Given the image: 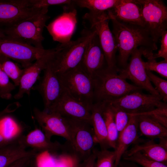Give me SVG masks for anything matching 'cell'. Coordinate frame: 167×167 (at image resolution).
Returning <instances> with one entry per match:
<instances>
[{
	"label": "cell",
	"mask_w": 167,
	"mask_h": 167,
	"mask_svg": "<svg viewBox=\"0 0 167 167\" xmlns=\"http://www.w3.org/2000/svg\"><path fill=\"white\" fill-rule=\"evenodd\" d=\"M33 117L42 131L50 139L54 135L70 139L67 125L65 118L59 114L41 111L35 107L33 110Z\"/></svg>",
	"instance_id": "16"
},
{
	"label": "cell",
	"mask_w": 167,
	"mask_h": 167,
	"mask_svg": "<svg viewBox=\"0 0 167 167\" xmlns=\"http://www.w3.org/2000/svg\"><path fill=\"white\" fill-rule=\"evenodd\" d=\"M29 163H30V162L28 163H27V164H26V165H25L23 167H28V166L29 164Z\"/></svg>",
	"instance_id": "44"
},
{
	"label": "cell",
	"mask_w": 167,
	"mask_h": 167,
	"mask_svg": "<svg viewBox=\"0 0 167 167\" xmlns=\"http://www.w3.org/2000/svg\"><path fill=\"white\" fill-rule=\"evenodd\" d=\"M110 20L113 25L112 32L118 52L119 68L123 69L126 66L129 57L138 47L145 49L146 52L143 55L146 58L157 49L156 43L144 27L123 23L113 19Z\"/></svg>",
	"instance_id": "1"
},
{
	"label": "cell",
	"mask_w": 167,
	"mask_h": 167,
	"mask_svg": "<svg viewBox=\"0 0 167 167\" xmlns=\"http://www.w3.org/2000/svg\"><path fill=\"white\" fill-rule=\"evenodd\" d=\"M92 105L77 100L64 90L58 100L45 112L56 113L63 117L86 121L91 124Z\"/></svg>",
	"instance_id": "11"
},
{
	"label": "cell",
	"mask_w": 167,
	"mask_h": 167,
	"mask_svg": "<svg viewBox=\"0 0 167 167\" xmlns=\"http://www.w3.org/2000/svg\"><path fill=\"white\" fill-rule=\"evenodd\" d=\"M19 138L14 142L0 147V167H8L21 158L36 155L37 153L33 149L27 150L19 142Z\"/></svg>",
	"instance_id": "23"
},
{
	"label": "cell",
	"mask_w": 167,
	"mask_h": 167,
	"mask_svg": "<svg viewBox=\"0 0 167 167\" xmlns=\"http://www.w3.org/2000/svg\"><path fill=\"white\" fill-rule=\"evenodd\" d=\"M80 65L92 79L98 72L107 66L96 33L89 42Z\"/></svg>",
	"instance_id": "18"
},
{
	"label": "cell",
	"mask_w": 167,
	"mask_h": 167,
	"mask_svg": "<svg viewBox=\"0 0 167 167\" xmlns=\"http://www.w3.org/2000/svg\"><path fill=\"white\" fill-rule=\"evenodd\" d=\"M2 113L1 112H0V115Z\"/></svg>",
	"instance_id": "45"
},
{
	"label": "cell",
	"mask_w": 167,
	"mask_h": 167,
	"mask_svg": "<svg viewBox=\"0 0 167 167\" xmlns=\"http://www.w3.org/2000/svg\"><path fill=\"white\" fill-rule=\"evenodd\" d=\"M61 15L45 26L53 40L60 44L71 41L77 23V11L74 6H64Z\"/></svg>",
	"instance_id": "13"
},
{
	"label": "cell",
	"mask_w": 167,
	"mask_h": 167,
	"mask_svg": "<svg viewBox=\"0 0 167 167\" xmlns=\"http://www.w3.org/2000/svg\"><path fill=\"white\" fill-rule=\"evenodd\" d=\"M137 117L139 129L143 135L160 141L167 140V127L150 117L142 114H131Z\"/></svg>",
	"instance_id": "25"
},
{
	"label": "cell",
	"mask_w": 167,
	"mask_h": 167,
	"mask_svg": "<svg viewBox=\"0 0 167 167\" xmlns=\"http://www.w3.org/2000/svg\"><path fill=\"white\" fill-rule=\"evenodd\" d=\"M107 13L109 20L115 19L121 22L144 27L141 9L136 0H122Z\"/></svg>",
	"instance_id": "19"
},
{
	"label": "cell",
	"mask_w": 167,
	"mask_h": 167,
	"mask_svg": "<svg viewBox=\"0 0 167 167\" xmlns=\"http://www.w3.org/2000/svg\"><path fill=\"white\" fill-rule=\"evenodd\" d=\"M147 59L146 62L143 61L146 70L155 71L163 77L167 78V60L157 62L155 59L150 58Z\"/></svg>",
	"instance_id": "34"
},
{
	"label": "cell",
	"mask_w": 167,
	"mask_h": 167,
	"mask_svg": "<svg viewBox=\"0 0 167 167\" xmlns=\"http://www.w3.org/2000/svg\"><path fill=\"white\" fill-rule=\"evenodd\" d=\"M94 149L87 159L81 162L75 163L73 167H96V156Z\"/></svg>",
	"instance_id": "38"
},
{
	"label": "cell",
	"mask_w": 167,
	"mask_h": 167,
	"mask_svg": "<svg viewBox=\"0 0 167 167\" xmlns=\"http://www.w3.org/2000/svg\"><path fill=\"white\" fill-rule=\"evenodd\" d=\"M51 61L43 70L44 75L39 84L34 88L42 96L44 106L43 110L45 111L58 100L64 90L58 75L50 63Z\"/></svg>",
	"instance_id": "14"
},
{
	"label": "cell",
	"mask_w": 167,
	"mask_h": 167,
	"mask_svg": "<svg viewBox=\"0 0 167 167\" xmlns=\"http://www.w3.org/2000/svg\"><path fill=\"white\" fill-rule=\"evenodd\" d=\"M104 103L94 102L91 108V123L98 143L101 149L109 147L107 133L105 121L103 115Z\"/></svg>",
	"instance_id": "24"
},
{
	"label": "cell",
	"mask_w": 167,
	"mask_h": 167,
	"mask_svg": "<svg viewBox=\"0 0 167 167\" xmlns=\"http://www.w3.org/2000/svg\"><path fill=\"white\" fill-rule=\"evenodd\" d=\"M17 139L13 140H9L5 138L3 135L0 134V147L11 143L14 142Z\"/></svg>",
	"instance_id": "40"
},
{
	"label": "cell",
	"mask_w": 167,
	"mask_h": 167,
	"mask_svg": "<svg viewBox=\"0 0 167 167\" xmlns=\"http://www.w3.org/2000/svg\"><path fill=\"white\" fill-rule=\"evenodd\" d=\"M131 115L126 127L119 134L116 148L114 151L116 159L114 167H117L122 156L129 147L138 139V123L137 117Z\"/></svg>",
	"instance_id": "22"
},
{
	"label": "cell",
	"mask_w": 167,
	"mask_h": 167,
	"mask_svg": "<svg viewBox=\"0 0 167 167\" xmlns=\"http://www.w3.org/2000/svg\"><path fill=\"white\" fill-rule=\"evenodd\" d=\"M6 36L3 29L0 28V37H4Z\"/></svg>",
	"instance_id": "43"
},
{
	"label": "cell",
	"mask_w": 167,
	"mask_h": 167,
	"mask_svg": "<svg viewBox=\"0 0 167 167\" xmlns=\"http://www.w3.org/2000/svg\"><path fill=\"white\" fill-rule=\"evenodd\" d=\"M9 79L0 63V97L2 99H11L12 96L11 92L15 88V86L11 82Z\"/></svg>",
	"instance_id": "32"
},
{
	"label": "cell",
	"mask_w": 167,
	"mask_h": 167,
	"mask_svg": "<svg viewBox=\"0 0 167 167\" xmlns=\"http://www.w3.org/2000/svg\"><path fill=\"white\" fill-rule=\"evenodd\" d=\"M137 152L153 160L167 164V140L160 141L159 143H156L151 140L142 144H136L126 151L122 156H128Z\"/></svg>",
	"instance_id": "21"
},
{
	"label": "cell",
	"mask_w": 167,
	"mask_h": 167,
	"mask_svg": "<svg viewBox=\"0 0 167 167\" xmlns=\"http://www.w3.org/2000/svg\"><path fill=\"white\" fill-rule=\"evenodd\" d=\"M29 1L31 7L38 9L55 5H75V0H29Z\"/></svg>",
	"instance_id": "36"
},
{
	"label": "cell",
	"mask_w": 167,
	"mask_h": 167,
	"mask_svg": "<svg viewBox=\"0 0 167 167\" xmlns=\"http://www.w3.org/2000/svg\"><path fill=\"white\" fill-rule=\"evenodd\" d=\"M151 82L155 85V88L158 92L165 103L167 101V81L153 74L151 71L146 70Z\"/></svg>",
	"instance_id": "35"
},
{
	"label": "cell",
	"mask_w": 167,
	"mask_h": 167,
	"mask_svg": "<svg viewBox=\"0 0 167 167\" xmlns=\"http://www.w3.org/2000/svg\"><path fill=\"white\" fill-rule=\"evenodd\" d=\"M19 140L26 148H30L37 153L46 151L54 152L63 149V145L57 141H51L42 130L38 128L26 136H20Z\"/></svg>",
	"instance_id": "20"
},
{
	"label": "cell",
	"mask_w": 167,
	"mask_h": 167,
	"mask_svg": "<svg viewBox=\"0 0 167 167\" xmlns=\"http://www.w3.org/2000/svg\"><path fill=\"white\" fill-rule=\"evenodd\" d=\"M108 103L113 111L115 124L119 134L128 124L131 115L122 109Z\"/></svg>",
	"instance_id": "33"
},
{
	"label": "cell",
	"mask_w": 167,
	"mask_h": 167,
	"mask_svg": "<svg viewBox=\"0 0 167 167\" xmlns=\"http://www.w3.org/2000/svg\"><path fill=\"white\" fill-rule=\"evenodd\" d=\"M51 49H39L6 36L0 37V54L20 63L24 68Z\"/></svg>",
	"instance_id": "8"
},
{
	"label": "cell",
	"mask_w": 167,
	"mask_h": 167,
	"mask_svg": "<svg viewBox=\"0 0 167 167\" xmlns=\"http://www.w3.org/2000/svg\"><path fill=\"white\" fill-rule=\"evenodd\" d=\"M34 157L29 156L22 158L15 161L8 167H23Z\"/></svg>",
	"instance_id": "39"
},
{
	"label": "cell",
	"mask_w": 167,
	"mask_h": 167,
	"mask_svg": "<svg viewBox=\"0 0 167 167\" xmlns=\"http://www.w3.org/2000/svg\"><path fill=\"white\" fill-rule=\"evenodd\" d=\"M146 52L144 48L136 49L132 53L129 63L123 69L119 68V74L126 79H129L135 85L153 95H160L153 86L147 74L143 64L142 55Z\"/></svg>",
	"instance_id": "10"
},
{
	"label": "cell",
	"mask_w": 167,
	"mask_h": 167,
	"mask_svg": "<svg viewBox=\"0 0 167 167\" xmlns=\"http://www.w3.org/2000/svg\"><path fill=\"white\" fill-rule=\"evenodd\" d=\"M103 115L105 121L107 133L109 147L115 149L119 133L115 124L114 114L109 103L103 102Z\"/></svg>",
	"instance_id": "26"
},
{
	"label": "cell",
	"mask_w": 167,
	"mask_h": 167,
	"mask_svg": "<svg viewBox=\"0 0 167 167\" xmlns=\"http://www.w3.org/2000/svg\"><path fill=\"white\" fill-rule=\"evenodd\" d=\"M56 49H51V51L36 60L24 69L21 78L18 92L14 96L15 99L21 98L25 94L29 96L30 91L40 75L53 58L56 52Z\"/></svg>",
	"instance_id": "17"
},
{
	"label": "cell",
	"mask_w": 167,
	"mask_h": 167,
	"mask_svg": "<svg viewBox=\"0 0 167 167\" xmlns=\"http://www.w3.org/2000/svg\"><path fill=\"white\" fill-rule=\"evenodd\" d=\"M96 154V167H114L116 159L115 151L106 149L100 151L94 149Z\"/></svg>",
	"instance_id": "30"
},
{
	"label": "cell",
	"mask_w": 167,
	"mask_h": 167,
	"mask_svg": "<svg viewBox=\"0 0 167 167\" xmlns=\"http://www.w3.org/2000/svg\"><path fill=\"white\" fill-rule=\"evenodd\" d=\"M117 66L113 68L107 66L95 75L93 78L94 102L111 101L131 92L142 90L127 82L119 74Z\"/></svg>",
	"instance_id": "2"
},
{
	"label": "cell",
	"mask_w": 167,
	"mask_h": 167,
	"mask_svg": "<svg viewBox=\"0 0 167 167\" xmlns=\"http://www.w3.org/2000/svg\"><path fill=\"white\" fill-rule=\"evenodd\" d=\"M33 158L31 159L28 167H37L36 161H35Z\"/></svg>",
	"instance_id": "42"
},
{
	"label": "cell",
	"mask_w": 167,
	"mask_h": 167,
	"mask_svg": "<svg viewBox=\"0 0 167 167\" xmlns=\"http://www.w3.org/2000/svg\"><path fill=\"white\" fill-rule=\"evenodd\" d=\"M141 90L129 93L118 99L106 102L117 107L131 114L148 112L165 105L160 95L146 94Z\"/></svg>",
	"instance_id": "9"
},
{
	"label": "cell",
	"mask_w": 167,
	"mask_h": 167,
	"mask_svg": "<svg viewBox=\"0 0 167 167\" xmlns=\"http://www.w3.org/2000/svg\"><path fill=\"white\" fill-rule=\"evenodd\" d=\"M21 129L12 116L6 114L0 116V134L9 140H15L21 135Z\"/></svg>",
	"instance_id": "27"
},
{
	"label": "cell",
	"mask_w": 167,
	"mask_h": 167,
	"mask_svg": "<svg viewBox=\"0 0 167 167\" xmlns=\"http://www.w3.org/2000/svg\"><path fill=\"white\" fill-rule=\"evenodd\" d=\"M118 166H119V167H139L129 162H121L120 161Z\"/></svg>",
	"instance_id": "41"
},
{
	"label": "cell",
	"mask_w": 167,
	"mask_h": 167,
	"mask_svg": "<svg viewBox=\"0 0 167 167\" xmlns=\"http://www.w3.org/2000/svg\"><path fill=\"white\" fill-rule=\"evenodd\" d=\"M48 8H42L34 15L3 29L6 36L19 40L39 49H44L42 33L49 17Z\"/></svg>",
	"instance_id": "5"
},
{
	"label": "cell",
	"mask_w": 167,
	"mask_h": 167,
	"mask_svg": "<svg viewBox=\"0 0 167 167\" xmlns=\"http://www.w3.org/2000/svg\"><path fill=\"white\" fill-rule=\"evenodd\" d=\"M161 45L160 49L157 53L153 54L152 56L149 58L154 59L161 57L164 58V60H167V31H165L161 36ZM147 58V59H148Z\"/></svg>",
	"instance_id": "37"
},
{
	"label": "cell",
	"mask_w": 167,
	"mask_h": 167,
	"mask_svg": "<svg viewBox=\"0 0 167 167\" xmlns=\"http://www.w3.org/2000/svg\"><path fill=\"white\" fill-rule=\"evenodd\" d=\"M140 6L144 28L156 43L167 29V7L161 0H136Z\"/></svg>",
	"instance_id": "7"
},
{
	"label": "cell",
	"mask_w": 167,
	"mask_h": 167,
	"mask_svg": "<svg viewBox=\"0 0 167 167\" xmlns=\"http://www.w3.org/2000/svg\"><path fill=\"white\" fill-rule=\"evenodd\" d=\"M0 63L2 69L16 86L19 85L24 69H21L10 59L0 54Z\"/></svg>",
	"instance_id": "29"
},
{
	"label": "cell",
	"mask_w": 167,
	"mask_h": 167,
	"mask_svg": "<svg viewBox=\"0 0 167 167\" xmlns=\"http://www.w3.org/2000/svg\"><path fill=\"white\" fill-rule=\"evenodd\" d=\"M58 75L65 91L77 100L92 105L94 102L93 81L80 65Z\"/></svg>",
	"instance_id": "6"
},
{
	"label": "cell",
	"mask_w": 167,
	"mask_h": 167,
	"mask_svg": "<svg viewBox=\"0 0 167 167\" xmlns=\"http://www.w3.org/2000/svg\"><path fill=\"white\" fill-rule=\"evenodd\" d=\"M92 29L83 31L81 36L75 41L60 44L50 62L55 72L60 75L79 65L87 46L96 34Z\"/></svg>",
	"instance_id": "4"
},
{
	"label": "cell",
	"mask_w": 167,
	"mask_h": 167,
	"mask_svg": "<svg viewBox=\"0 0 167 167\" xmlns=\"http://www.w3.org/2000/svg\"><path fill=\"white\" fill-rule=\"evenodd\" d=\"M123 158L126 161L137 163L143 167H167L166 165L151 159L139 152L123 156Z\"/></svg>",
	"instance_id": "31"
},
{
	"label": "cell",
	"mask_w": 167,
	"mask_h": 167,
	"mask_svg": "<svg viewBox=\"0 0 167 167\" xmlns=\"http://www.w3.org/2000/svg\"><path fill=\"white\" fill-rule=\"evenodd\" d=\"M122 0H75V3L90 11L101 13L107 12L120 3Z\"/></svg>",
	"instance_id": "28"
},
{
	"label": "cell",
	"mask_w": 167,
	"mask_h": 167,
	"mask_svg": "<svg viewBox=\"0 0 167 167\" xmlns=\"http://www.w3.org/2000/svg\"><path fill=\"white\" fill-rule=\"evenodd\" d=\"M64 118L67 125L70 139L63 145V149H69L75 163L81 162L92 154L95 145L98 143L93 127L87 121Z\"/></svg>",
	"instance_id": "3"
},
{
	"label": "cell",
	"mask_w": 167,
	"mask_h": 167,
	"mask_svg": "<svg viewBox=\"0 0 167 167\" xmlns=\"http://www.w3.org/2000/svg\"><path fill=\"white\" fill-rule=\"evenodd\" d=\"M91 28L94 30L97 35L103 52L107 66L113 68L117 66L116 54L118 51L114 37L110 29L109 20L89 19Z\"/></svg>",
	"instance_id": "15"
},
{
	"label": "cell",
	"mask_w": 167,
	"mask_h": 167,
	"mask_svg": "<svg viewBox=\"0 0 167 167\" xmlns=\"http://www.w3.org/2000/svg\"><path fill=\"white\" fill-rule=\"evenodd\" d=\"M42 9L32 7L29 0H0V28L11 27Z\"/></svg>",
	"instance_id": "12"
}]
</instances>
